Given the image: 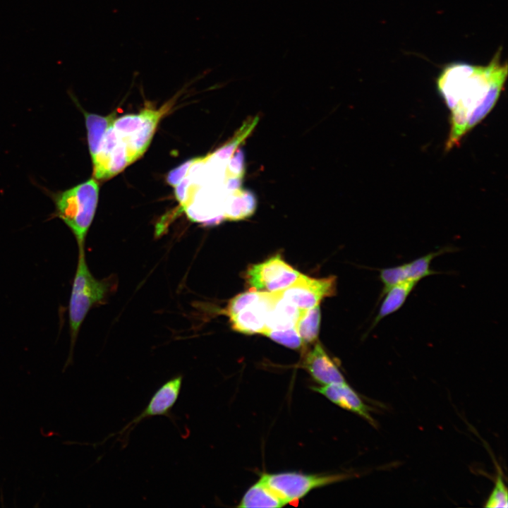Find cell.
<instances>
[{
	"instance_id": "7c38bea8",
	"label": "cell",
	"mask_w": 508,
	"mask_h": 508,
	"mask_svg": "<svg viewBox=\"0 0 508 508\" xmlns=\"http://www.w3.org/2000/svg\"><path fill=\"white\" fill-rule=\"evenodd\" d=\"M172 106L169 102L158 109L146 108L141 111L143 118L137 131L123 140L132 162L140 157L149 147L157 125Z\"/></svg>"
},
{
	"instance_id": "3957f363",
	"label": "cell",
	"mask_w": 508,
	"mask_h": 508,
	"mask_svg": "<svg viewBox=\"0 0 508 508\" xmlns=\"http://www.w3.org/2000/svg\"><path fill=\"white\" fill-rule=\"evenodd\" d=\"M113 284V279L99 280L92 275L87 264L85 246H78V264L68 303L71 350L64 368L72 362L73 349L87 314L93 306L107 298Z\"/></svg>"
},
{
	"instance_id": "e0dca14e",
	"label": "cell",
	"mask_w": 508,
	"mask_h": 508,
	"mask_svg": "<svg viewBox=\"0 0 508 508\" xmlns=\"http://www.w3.org/2000/svg\"><path fill=\"white\" fill-rule=\"evenodd\" d=\"M276 292L277 297L269 311L264 332L294 327L299 313L300 309L282 298L278 291Z\"/></svg>"
},
{
	"instance_id": "ffe728a7",
	"label": "cell",
	"mask_w": 508,
	"mask_h": 508,
	"mask_svg": "<svg viewBox=\"0 0 508 508\" xmlns=\"http://www.w3.org/2000/svg\"><path fill=\"white\" fill-rule=\"evenodd\" d=\"M262 334L275 342L292 349H299L303 344L295 327L282 330H265Z\"/></svg>"
},
{
	"instance_id": "7402d4cb",
	"label": "cell",
	"mask_w": 508,
	"mask_h": 508,
	"mask_svg": "<svg viewBox=\"0 0 508 508\" xmlns=\"http://www.w3.org/2000/svg\"><path fill=\"white\" fill-rule=\"evenodd\" d=\"M195 159L188 160L171 170L167 177V183L171 186L176 187L188 175L190 167L194 162Z\"/></svg>"
},
{
	"instance_id": "6da1fadb",
	"label": "cell",
	"mask_w": 508,
	"mask_h": 508,
	"mask_svg": "<svg viewBox=\"0 0 508 508\" xmlns=\"http://www.w3.org/2000/svg\"><path fill=\"white\" fill-rule=\"evenodd\" d=\"M501 53L500 47L486 65L453 61L440 71L437 90L451 110L447 150L458 145L496 104L508 75L507 62L502 61Z\"/></svg>"
},
{
	"instance_id": "2e32d148",
	"label": "cell",
	"mask_w": 508,
	"mask_h": 508,
	"mask_svg": "<svg viewBox=\"0 0 508 508\" xmlns=\"http://www.w3.org/2000/svg\"><path fill=\"white\" fill-rule=\"evenodd\" d=\"M416 284L417 283L415 282H406L388 289L382 296L383 299L378 313L373 321L371 329L374 328L382 319L399 310L405 303Z\"/></svg>"
},
{
	"instance_id": "5bb4252c",
	"label": "cell",
	"mask_w": 508,
	"mask_h": 508,
	"mask_svg": "<svg viewBox=\"0 0 508 508\" xmlns=\"http://www.w3.org/2000/svg\"><path fill=\"white\" fill-rule=\"evenodd\" d=\"M285 502L261 478L246 492L238 507H282Z\"/></svg>"
},
{
	"instance_id": "52a82bcc",
	"label": "cell",
	"mask_w": 508,
	"mask_h": 508,
	"mask_svg": "<svg viewBox=\"0 0 508 508\" xmlns=\"http://www.w3.org/2000/svg\"><path fill=\"white\" fill-rule=\"evenodd\" d=\"M91 159L93 177L97 180L109 179L133 163L126 143L116 134L112 125L107 130Z\"/></svg>"
},
{
	"instance_id": "9c48e42d",
	"label": "cell",
	"mask_w": 508,
	"mask_h": 508,
	"mask_svg": "<svg viewBox=\"0 0 508 508\" xmlns=\"http://www.w3.org/2000/svg\"><path fill=\"white\" fill-rule=\"evenodd\" d=\"M183 375L178 374L164 382L153 394L145 409L115 435L128 436L131 430L146 418L163 416L174 418L172 409L176 403L182 387Z\"/></svg>"
},
{
	"instance_id": "7a4b0ae2",
	"label": "cell",
	"mask_w": 508,
	"mask_h": 508,
	"mask_svg": "<svg viewBox=\"0 0 508 508\" xmlns=\"http://www.w3.org/2000/svg\"><path fill=\"white\" fill-rule=\"evenodd\" d=\"M48 194L54 205L52 216L69 228L78 246H85L98 202L99 186L95 179L64 190L48 191Z\"/></svg>"
},
{
	"instance_id": "ac0fdd59",
	"label": "cell",
	"mask_w": 508,
	"mask_h": 508,
	"mask_svg": "<svg viewBox=\"0 0 508 508\" xmlns=\"http://www.w3.org/2000/svg\"><path fill=\"white\" fill-rule=\"evenodd\" d=\"M83 112L85 119L89 151L90 156L92 157L97 151L107 130L116 119L115 114L102 116L84 110Z\"/></svg>"
},
{
	"instance_id": "8fae6325",
	"label": "cell",
	"mask_w": 508,
	"mask_h": 508,
	"mask_svg": "<svg viewBox=\"0 0 508 508\" xmlns=\"http://www.w3.org/2000/svg\"><path fill=\"white\" fill-rule=\"evenodd\" d=\"M303 366L320 385L346 382L338 366L320 342L315 343L311 349L306 352Z\"/></svg>"
},
{
	"instance_id": "44dd1931",
	"label": "cell",
	"mask_w": 508,
	"mask_h": 508,
	"mask_svg": "<svg viewBox=\"0 0 508 508\" xmlns=\"http://www.w3.org/2000/svg\"><path fill=\"white\" fill-rule=\"evenodd\" d=\"M508 506L507 489L500 475L497 477L495 487L489 496L485 507L506 508Z\"/></svg>"
},
{
	"instance_id": "ba28073f",
	"label": "cell",
	"mask_w": 508,
	"mask_h": 508,
	"mask_svg": "<svg viewBox=\"0 0 508 508\" xmlns=\"http://www.w3.org/2000/svg\"><path fill=\"white\" fill-rule=\"evenodd\" d=\"M336 290V277L313 278L301 274L291 285L278 291L282 298L298 309H310L326 297L334 295Z\"/></svg>"
},
{
	"instance_id": "d6986e66",
	"label": "cell",
	"mask_w": 508,
	"mask_h": 508,
	"mask_svg": "<svg viewBox=\"0 0 508 508\" xmlns=\"http://www.w3.org/2000/svg\"><path fill=\"white\" fill-rule=\"evenodd\" d=\"M320 318L319 305L310 309L299 310L294 327L303 344L313 343L318 339Z\"/></svg>"
},
{
	"instance_id": "277c9868",
	"label": "cell",
	"mask_w": 508,
	"mask_h": 508,
	"mask_svg": "<svg viewBox=\"0 0 508 508\" xmlns=\"http://www.w3.org/2000/svg\"><path fill=\"white\" fill-rule=\"evenodd\" d=\"M277 297V292L251 289L231 298L225 309L231 327L236 332L262 334L269 311Z\"/></svg>"
},
{
	"instance_id": "9a60e30c",
	"label": "cell",
	"mask_w": 508,
	"mask_h": 508,
	"mask_svg": "<svg viewBox=\"0 0 508 508\" xmlns=\"http://www.w3.org/2000/svg\"><path fill=\"white\" fill-rule=\"evenodd\" d=\"M252 193L241 188L228 194L223 206V217L227 220H241L252 215L255 209Z\"/></svg>"
},
{
	"instance_id": "30bf717a",
	"label": "cell",
	"mask_w": 508,
	"mask_h": 508,
	"mask_svg": "<svg viewBox=\"0 0 508 508\" xmlns=\"http://www.w3.org/2000/svg\"><path fill=\"white\" fill-rule=\"evenodd\" d=\"M455 250L456 248L446 246L408 263L379 270V279L383 285L382 294L395 285L406 282L418 283L426 277L440 274V272L430 268L432 260L439 255Z\"/></svg>"
},
{
	"instance_id": "4fadbf2b",
	"label": "cell",
	"mask_w": 508,
	"mask_h": 508,
	"mask_svg": "<svg viewBox=\"0 0 508 508\" xmlns=\"http://www.w3.org/2000/svg\"><path fill=\"white\" fill-rule=\"evenodd\" d=\"M313 389L339 406L361 416L373 425H375L369 408L347 382L314 387Z\"/></svg>"
},
{
	"instance_id": "8992f818",
	"label": "cell",
	"mask_w": 508,
	"mask_h": 508,
	"mask_svg": "<svg viewBox=\"0 0 508 508\" xmlns=\"http://www.w3.org/2000/svg\"><path fill=\"white\" fill-rule=\"evenodd\" d=\"M301 275L298 270L286 263L280 255L250 266L245 278L251 289L275 292L291 285Z\"/></svg>"
},
{
	"instance_id": "5b68a950",
	"label": "cell",
	"mask_w": 508,
	"mask_h": 508,
	"mask_svg": "<svg viewBox=\"0 0 508 508\" xmlns=\"http://www.w3.org/2000/svg\"><path fill=\"white\" fill-rule=\"evenodd\" d=\"M347 474L263 473L260 478L285 502H297L312 490L349 478Z\"/></svg>"
}]
</instances>
